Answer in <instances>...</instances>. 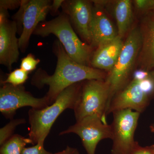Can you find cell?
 <instances>
[{"label": "cell", "mask_w": 154, "mask_h": 154, "mask_svg": "<svg viewBox=\"0 0 154 154\" xmlns=\"http://www.w3.org/2000/svg\"><path fill=\"white\" fill-rule=\"evenodd\" d=\"M53 51L57 58L55 71L49 75L44 70L38 69L31 79V84L36 88L48 87L45 96L51 105L58 95L68 87L83 81L105 80L107 75L101 70L78 63L67 54L58 39L53 45Z\"/></svg>", "instance_id": "obj_1"}, {"label": "cell", "mask_w": 154, "mask_h": 154, "mask_svg": "<svg viewBox=\"0 0 154 154\" xmlns=\"http://www.w3.org/2000/svg\"><path fill=\"white\" fill-rule=\"evenodd\" d=\"M82 82L76 83L63 90L51 105L42 109L31 108L28 111L30 129L29 138L36 144L44 141L51 127L61 113L67 109L73 110Z\"/></svg>", "instance_id": "obj_2"}, {"label": "cell", "mask_w": 154, "mask_h": 154, "mask_svg": "<svg viewBox=\"0 0 154 154\" xmlns=\"http://www.w3.org/2000/svg\"><path fill=\"white\" fill-rule=\"evenodd\" d=\"M33 34L42 37L55 35L70 57L78 63L91 66L93 47L78 37L69 17L63 12L52 20L39 23Z\"/></svg>", "instance_id": "obj_3"}, {"label": "cell", "mask_w": 154, "mask_h": 154, "mask_svg": "<svg viewBox=\"0 0 154 154\" xmlns=\"http://www.w3.org/2000/svg\"><path fill=\"white\" fill-rule=\"evenodd\" d=\"M141 45L140 28H134L124 42L118 60L105 79L110 88L106 112L113 96L130 82L129 79Z\"/></svg>", "instance_id": "obj_4"}, {"label": "cell", "mask_w": 154, "mask_h": 154, "mask_svg": "<svg viewBox=\"0 0 154 154\" xmlns=\"http://www.w3.org/2000/svg\"><path fill=\"white\" fill-rule=\"evenodd\" d=\"M110 88L106 80L83 81L73 110L76 121L89 116L97 115L106 122V108Z\"/></svg>", "instance_id": "obj_5"}, {"label": "cell", "mask_w": 154, "mask_h": 154, "mask_svg": "<svg viewBox=\"0 0 154 154\" xmlns=\"http://www.w3.org/2000/svg\"><path fill=\"white\" fill-rule=\"evenodd\" d=\"M51 3L49 0H22L14 19L20 33L19 45L22 52L26 50L30 37L38 24L45 21Z\"/></svg>", "instance_id": "obj_6"}, {"label": "cell", "mask_w": 154, "mask_h": 154, "mask_svg": "<svg viewBox=\"0 0 154 154\" xmlns=\"http://www.w3.org/2000/svg\"><path fill=\"white\" fill-rule=\"evenodd\" d=\"M111 154H130L135 143V131L140 113L127 109L113 112Z\"/></svg>", "instance_id": "obj_7"}, {"label": "cell", "mask_w": 154, "mask_h": 154, "mask_svg": "<svg viewBox=\"0 0 154 154\" xmlns=\"http://www.w3.org/2000/svg\"><path fill=\"white\" fill-rule=\"evenodd\" d=\"M74 133L81 139L87 154H95L100 141L113 137L111 125L105 123L97 115L89 116L60 133V135Z\"/></svg>", "instance_id": "obj_8"}, {"label": "cell", "mask_w": 154, "mask_h": 154, "mask_svg": "<svg viewBox=\"0 0 154 154\" xmlns=\"http://www.w3.org/2000/svg\"><path fill=\"white\" fill-rule=\"evenodd\" d=\"M51 105L46 96L34 97L22 85L4 84L0 88V111L6 118L12 119L16 111L21 107L42 109Z\"/></svg>", "instance_id": "obj_9"}, {"label": "cell", "mask_w": 154, "mask_h": 154, "mask_svg": "<svg viewBox=\"0 0 154 154\" xmlns=\"http://www.w3.org/2000/svg\"><path fill=\"white\" fill-rule=\"evenodd\" d=\"M92 1L86 0H67L64 1L61 7L73 29L90 45L92 43Z\"/></svg>", "instance_id": "obj_10"}, {"label": "cell", "mask_w": 154, "mask_h": 154, "mask_svg": "<svg viewBox=\"0 0 154 154\" xmlns=\"http://www.w3.org/2000/svg\"><path fill=\"white\" fill-rule=\"evenodd\" d=\"M150 99L143 92L139 82L132 80L112 98L106 112V116L118 110L129 109L141 113L149 104Z\"/></svg>", "instance_id": "obj_11"}, {"label": "cell", "mask_w": 154, "mask_h": 154, "mask_svg": "<svg viewBox=\"0 0 154 154\" xmlns=\"http://www.w3.org/2000/svg\"><path fill=\"white\" fill-rule=\"evenodd\" d=\"M17 23L9 19L0 23V64L11 70L19 56Z\"/></svg>", "instance_id": "obj_12"}, {"label": "cell", "mask_w": 154, "mask_h": 154, "mask_svg": "<svg viewBox=\"0 0 154 154\" xmlns=\"http://www.w3.org/2000/svg\"><path fill=\"white\" fill-rule=\"evenodd\" d=\"M122 38H116L99 45L94 52L91 66L94 68L110 72L114 67L123 47Z\"/></svg>", "instance_id": "obj_13"}, {"label": "cell", "mask_w": 154, "mask_h": 154, "mask_svg": "<svg viewBox=\"0 0 154 154\" xmlns=\"http://www.w3.org/2000/svg\"><path fill=\"white\" fill-rule=\"evenodd\" d=\"M118 36L117 30L102 10V7L94 5L91 46L97 48Z\"/></svg>", "instance_id": "obj_14"}, {"label": "cell", "mask_w": 154, "mask_h": 154, "mask_svg": "<svg viewBox=\"0 0 154 154\" xmlns=\"http://www.w3.org/2000/svg\"><path fill=\"white\" fill-rule=\"evenodd\" d=\"M142 45L139 53L140 69L150 72L154 69V13L144 19L140 28Z\"/></svg>", "instance_id": "obj_15"}, {"label": "cell", "mask_w": 154, "mask_h": 154, "mask_svg": "<svg viewBox=\"0 0 154 154\" xmlns=\"http://www.w3.org/2000/svg\"><path fill=\"white\" fill-rule=\"evenodd\" d=\"M113 9L118 36L122 38L129 30L133 21L132 2L130 0H119L116 2Z\"/></svg>", "instance_id": "obj_16"}, {"label": "cell", "mask_w": 154, "mask_h": 154, "mask_svg": "<svg viewBox=\"0 0 154 154\" xmlns=\"http://www.w3.org/2000/svg\"><path fill=\"white\" fill-rule=\"evenodd\" d=\"M28 144H33L29 137L14 134L1 146L0 154H22L25 146Z\"/></svg>", "instance_id": "obj_17"}, {"label": "cell", "mask_w": 154, "mask_h": 154, "mask_svg": "<svg viewBox=\"0 0 154 154\" xmlns=\"http://www.w3.org/2000/svg\"><path fill=\"white\" fill-rule=\"evenodd\" d=\"M26 120L24 118L11 119V121L0 129V145H2L14 135V131L17 126L26 123Z\"/></svg>", "instance_id": "obj_18"}, {"label": "cell", "mask_w": 154, "mask_h": 154, "mask_svg": "<svg viewBox=\"0 0 154 154\" xmlns=\"http://www.w3.org/2000/svg\"><path fill=\"white\" fill-rule=\"evenodd\" d=\"M28 74L21 68L16 69L8 75L5 80L1 81V84H10L15 86L22 85L28 79Z\"/></svg>", "instance_id": "obj_19"}, {"label": "cell", "mask_w": 154, "mask_h": 154, "mask_svg": "<svg viewBox=\"0 0 154 154\" xmlns=\"http://www.w3.org/2000/svg\"><path fill=\"white\" fill-rule=\"evenodd\" d=\"M40 62V60L36 58L31 54H29L22 59L20 68L29 73L36 69L37 65Z\"/></svg>", "instance_id": "obj_20"}, {"label": "cell", "mask_w": 154, "mask_h": 154, "mask_svg": "<svg viewBox=\"0 0 154 154\" xmlns=\"http://www.w3.org/2000/svg\"><path fill=\"white\" fill-rule=\"evenodd\" d=\"M140 86L143 92L146 94L150 99L154 96V82L151 77L150 76L146 79L139 82Z\"/></svg>", "instance_id": "obj_21"}, {"label": "cell", "mask_w": 154, "mask_h": 154, "mask_svg": "<svg viewBox=\"0 0 154 154\" xmlns=\"http://www.w3.org/2000/svg\"><path fill=\"white\" fill-rule=\"evenodd\" d=\"M135 7L143 12H154V0H135Z\"/></svg>", "instance_id": "obj_22"}, {"label": "cell", "mask_w": 154, "mask_h": 154, "mask_svg": "<svg viewBox=\"0 0 154 154\" xmlns=\"http://www.w3.org/2000/svg\"><path fill=\"white\" fill-rule=\"evenodd\" d=\"M44 143V141H40L33 146L25 147L22 154H53L45 150Z\"/></svg>", "instance_id": "obj_23"}, {"label": "cell", "mask_w": 154, "mask_h": 154, "mask_svg": "<svg viewBox=\"0 0 154 154\" xmlns=\"http://www.w3.org/2000/svg\"><path fill=\"white\" fill-rule=\"evenodd\" d=\"M130 154H154V145L141 146L137 141H136Z\"/></svg>", "instance_id": "obj_24"}, {"label": "cell", "mask_w": 154, "mask_h": 154, "mask_svg": "<svg viewBox=\"0 0 154 154\" xmlns=\"http://www.w3.org/2000/svg\"><path fill=\"white\" fill-rule=\"evenodd\" d=\"M22 0H1L0 8L8 10H14L20 8L22 4Z\"/></svg>", "instance_id": "obj_25"}, {"label": "cell", "mask_w": 154, "mask_h": 154, "mask_svg": "<svg viewBox=\"0 0 154 154\" xmlns=\"http://www.w3.org/2000/svg\"><path fill=\"white\" fill-rule=\"evenodd\" d=\"M149 76L150 72L140 69L136 70L134 72L132 75V80L140 82L147 79Z\"/></svg>", "instance_id": "obj_26"}, {"label": "cell", "mask_w": 154, "mask_h": 154, "mask_svg": "<svg viewBox=\"0 0 154 154\" xmlns=\"http://www.w3.org/2000/svg\"><path fill=\"white\" fill-rule=\"evenodd\" d=\"M64 0H54L51 3L50 12L52 15H57L59 9L62 7Z\"/></svg>", "instance_id": "obj_27"}, {"label": "cell", "mask_w": 154, "mask_h": 154, "mask_svg": "<svg viewBox=\"0 0 154 154\" xmlns=\"http://www.w3.org/2000/svg\"><path fill=\"white\" fill-rule=\"evenodd\" d=\"M53 154H80L78 149L67 146L66 148L62 151Z\"/></svg>", "instance_id": "obj_28"}, {"label": "cell", "mask_w": 154, "mask_h": 154, "mask_svg": "<svg viewBox=\"0 0 154 154\" xmlns=\"http://www.w3.org/2000/svg\"><path fill=\"white\" fill-rule=\"evenodd\" d=\"M150 76L151 77L152 79L154 82V69L151 71L150 72Z\"/></svg>", "instance_id": "obj_29"}, {"label": "cell", "mask_w": 154, "mask_h": 154, "mask_svg": "<svg viewBox=\"0 0 154 154\" xmlns=\"http://www.w3.org/2000/svg\"><path fill=\"white\" fill-rule=\"evenodd\" d=\"M149 128L150 131L154 133V123L150 126Z\"/></svg>", "instance_id": "obj_30"}, {"label": "cell", "mask_w": 154, "mask_h": 154, "mask_svg": "<svg viewBox=\"0 0 154 154\" xmlns=\"http://www.w3.org/2000/svg\"></svg>", "instance_id": "obj_31"}]
</instances>
